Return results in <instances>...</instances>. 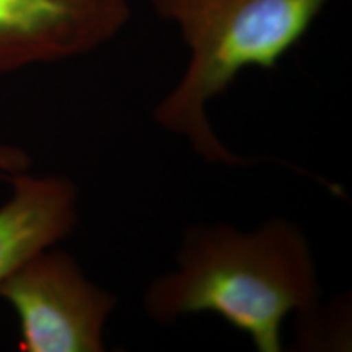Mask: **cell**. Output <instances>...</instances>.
<instances>
[{
  "mask_svg": "<svg viewBox=\"0 0 352 352\" xmlns=\"http://www.w3.org/2000/svg\"><path fill=\"white\" fill-rule=\"evenodd\" d=\"M320 296L305 232L274 217L250 232L227 223L188 228L176 267L148 285L144 308L160 324L214 314L258 352H280L287 316L314 315Z\"/></svg>",
  "mask_w": 352,
  "mask_h": 352,
  "instance_id": "1",
  "label": "cell"
},
{
  "mask_svg": "<svg viewBox=\"0 0 352 352\" xmlns=\"http://www.w3.org/2000/svg\"><path fill=\"white\" fill-rule=\"evenodd\" d=\"M173 21L189 50L188 65L153 120L182 135L202 160L240 166L248 162L220 142L208 108L246 69H274L314 25L328 0H151Z\"/></svg>",
  "mask_w": 352,
  "mask_h": 352,
  "instance_id": "2",
  "label": "cell"
},
{
  "mask_svg": "<svg viewBox=\"0 0 352 352\" xmlns=\"http://www.w3.org/2000/svg\"><path fill=\"white\" fill-rule=\"evenodd\" d=\"M0 298L19 321L23 352H103L116 297L91 283L77 259L43 250L0 284Z\"/></svg>",
  "mask_w": 352,
  "mask_h": 352,
  "instance_id": "3",
  "label": "cell"
},
{
  "mask_svg": "<svg viewBox=\"0 0 352 352\" xmlns=\"http://www.w3.org/2000/svg\"><path fill=\"white\" fill-rule=\"evenodd\" d=\"M129 16V0H0V74L87 54Z\"/></svg>",
  "mask_w": 352,
  "mask_h": 352,
  "instance_id": "4",
  "label": "cell"
},
{
  "mask_svg": "<svg viewBox=\"0 0 352 352\" xmlns=\"http://www.w3.org/2000/svg\"><path fill=\"white\" fill-rule=\"evenodd\" d=\"M7 182L12 192L0 206V284L78 223V189L67 176L23 171Z\"/></svg>",
  "mask_w": 352,
  "mask_h": 352,
  "instance_id": "5",
  "label": "cell"
},
{
  "mask_svg": "<svg viewBox=\"0 0 352 352\" xmlns=\"http://www.w3.org/2000/svg\"><path fill=\"white\" fill-rule=\"evenodd\" d=\"M32 168V157L19 145L0 140V176L8 178L16 173H23Z\"/></svg>",
  "mask_w": 352,
  "mask_h": 352,
  "instance_id": "6",
  "label": "cell"
}]
</instances>
